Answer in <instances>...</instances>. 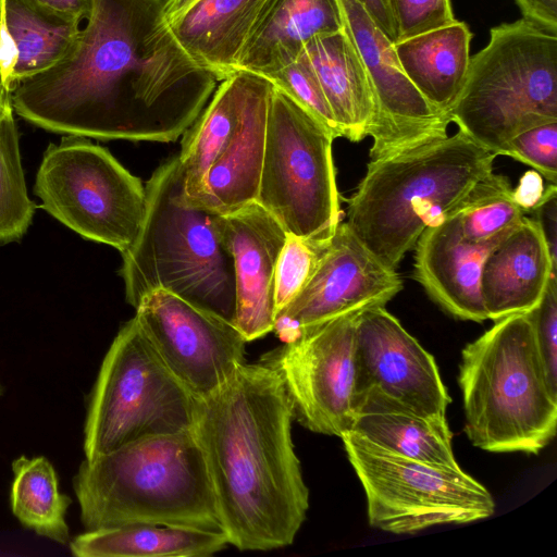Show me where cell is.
<instances>
[{
  "mask_svg": "<svg viewBox=\"0 0 557 557\" xmlns=\"http://www.w3.org/2000/svg\"><path fill=\"white\" fill-rule=\"evenodd\" d=\"M65 54L11 91L41 128L98 139L175 141L215 90L174 37L161 0H92Z\"/></svg>",
  "mask_w": 557,
  "mask_h": 557,
  "instance_id": "obj_1",
  "label": "cell"
},
{
  "mask_svg": "<svg viewBox=\"0 0 557 557\" xmlns=\"http://www.w3.org/2000/svg\"><path fill=\"white\" fill-rule=\"evenodd\" d=\"M293 407L277 373L240 364L199 399L193 432L202 449L221 530L240 550L293 544L309 508L296 455Z\"/></svg>",
  "mask_w": 557,
  "mask_h": 557,
  "instance_id": "obj_2",
  "label": "cell"
},
{
  "mask_svg": "<svg viewBox=\"0 0 557 557\" xmlns=\"http://www.w3.org/2000/svg\"><path fill=\"white\" fill-rule=\"evenodd\" d=\"M498 156L461 131L372 159L348 200L346 223L387 268L396 270L429 226L456 215Z\"/></svg>",
  "mask_w": 557,
  "mask_h": 557,
  "instance_id": "obj_3",
  "label": "cell"
},
{
  "mask_svg": "<svg viewBox=\"0 0 557 557\" xmlns=\"http://www.w3.org/2000/svg\"><path fill=\"white\" fill-rule=\"evenodd\" d=\"M73 486L86 530L161 524L222 531L193 428L85 459Z\"/></svg>",
  "mask_w": 557,
  "mask_h": 557,
  "instance_id": "obj_4",
  "label": "cell"
},
{
  "mask_svg": "<svg viewBox=\"0 0 557 557\" xmlns=\"http://www.w3.org/2000/svg\"><path fill=\"white\" fill-rule=\"evenodd\" d=\"M145 189L140 231L121 253L126 301L136 309L146 295L163 289L235 325L233 257L219 214L185 201L177 156L153 172Z\"/></svg>",
  "mask_w": 557,
  "mask_h": 557,
  "instance_id": "obj_5",
  "label": "cell"
},
{
  "mask_svg": "<svg viewBox=\"0 0 557 557\" xmlns=\"http://www.w3.org/2000/svg\"><path fill=\"white\" fill-rule=\"evenodd\" d=\"M458 383L473 446L539 454L554 438L557 394L547 383L527 313L494 321L465 346Z\"/></svg>",
  "mask_w": 557,
  "mask_h": 557,
  "instance_id": "obj_6",
  "label": "cell"
},
{
  "mask_svg": "<svg viewBox=\"0 0 557 557\" xmlns=\"http://www.w3.org/2000/svg\"><path fill=\"white\" fill-rule=\"evenodd\" d=\"M447 115L497 156L518 134L557 122V34L524 18L492 27Z\"/></svg>",
  "mask_w": 557,
  "mask_h": 557,
  "instance_id": "obj_7",
  "label": "cell"
},
{
  "mask_svg": "<svg viewBox=\"0 0 557 557\" xmlns=\"http://www.w3.org/2000/svg\"><path fill=\"white\" fill-rule=\"evenodd\" d=\"M273 89L267 77L240 70L214 90L177 154L187 203L223 215L256 201Z\"/></svg>",
  "mask_w": 557,
  "mask_h": 557,
  "instance_id": "obj_8",
  "label": "cell"
},
{
  "mask_svg": "<svg viewBox=\"0 0 557 557\" xmlns=\"http://www.w3.org/2000/svg\"><path fill=\"white\" fill-rule=\"evenodd\" d=\"M198 403L135 315L114 337L91 391L84 425L86 459L139 440L190 430Z\"/></svg>",
  "mask_w": 557,
  "mask_h": 557,
  "instance_id": "obj_9",
  "label": "cell"
},
{
  "mask_svg": "<svg viewBox=\"0 0 557 557\" xmlns=\"http://www.w3.org/2000/svg\"><path fill=\"white\" fill-rule=\"evenodd\" d=\"M334 136L274 87L256 202L286 233L326 244L341 220Z\"/></svg>",
  "mask_w": 557,
  "mask_h": 557,
  "instance_id": "obj_10",
  "label": "cell"
},
{
  "mask_svg": "<svg viewBox=\"0 0 557 557\" xmlns=\"http://www.w3.org/2000/svg\"><path fill=\"white\" fill-rule=\"evenodd\" d=\"M360 480L371 527L395 534L490 517L488 490L461 470L428 463L387 450L362 435L341 436Z\"/></svg>",
  "mask_w": 557,
  "mask_h": 557,
  "instance_id": "obj_11",
  "label": "cell"
},
{
  "mask_svg": "<svg viewBox=\"0 0 557 557\" xmlns=\"http://www.w3.org/2000/svg\"><path fill=\"white\" fill-rule=\"evenodd\" d=\"M34 191L41 208L62 224L121 253L134 244L145 216L140 180L82 136H65L47 148Z\"/></svg>",
  "mask_w": 557,
  "mask_h": 557,
  "instance_id": "obj_12",
  "label": "cell"
},
{
  "mask_svg": "<svg viewBox=\"0 0 557 557\" xmlns=\"http://www.w3.org/2000/svg\"><path fill=\"white\" fill-rule=\"evenodd\" d=\"M362 311L331 319L260 358L280 376L294 418L311 432L341 437L351 430L355 337Z\"/></svg>",
  "mask_w": 557,
  "mask_h": 557,
  "instance_id": "obj_13",
  "label": "cell"
},
{
  "mask_svg": "<svg viewBox=\"0 0 557 557\" xmlns=\"http://www.w3.org/2000/svg\"><path fill=\"white\" fill-rule=\"evenodd\" d=\"M135 315L170 370L199 399L245 362L247 341L233 323L170 292L146 295Z\"/></svg>",
  "mask_w": 557,
  "mask_h": 557,
  "instance_id": "obj_14",
  "label": "cell"
},
{
  "mask_svg": "<svg viewBox=\"0 0 557 557\" xmlns=\"http://www.w3.org/2000/svg\"><path fill=\"white\" fill-rule=\"evenodd\" d=\"M338 3L344 29L362 60L374 95L370 160L446 137L448 116L432 107L407 78L393 40L358 0H338Z\"/></svg>",
  "mask_w": 557,
  "mask_h": 557,
  "instance_id": "obj_15",
  "label": "cell"
},
{
  "mask_svg": "<svg viewBox=\"0 0 557 557\" xmlns=\"http://www.w3.org/2000/svg\"><path fill=\"white\" fill-rule=\"evenodd\" d=\"M403 289L396 270L384 265L341 222L310 281L276 312L273 331L283 343L336 317L385 306Z\"/></svg>",
  "mask_w": 557,
  "mask_h": 557,
  "instance_id": "obj_16",
  "label": "cell"
},
{
  "mask_svg": "<svg viewBox=\"0 0 557 557\" xmlns=\"http://www.w3.org/2000/svg\"><path fill=\"white\" fill-rule=\"evenodd\" d=\"M377 388L433 416H446L450 397L434 357L386 309H364L355 337V394Z\"/></svg>",
  "mask_w": 557,
  "mask_h": 557,
  "instance_id": "obj_17",
  "label": "cell"
},
{
  "mask_svg": "<svg viewBox=\"0 0 557 557\" xmlns=\"http://www.w3.org/2000/svg\"><path fill=\"white\" fill-rule=\"evenodd\" d=\"M218 225L233 257L235 326L248 343L273 331L275 270L287 233L256 201L219 214Z\"/></svg>",
  "mask_w": 557,
  "mask_h": 557,
  "instance_id": "obj_18",
  "label": "cell"
},
{
  "mask_svg": "<svg viewBox=\"0 0 557 557\" xmlns=\"http://www.w3.org/2000/svg\"><path fill=\"white\" fill-rule=\"evenodd\" d=\"M505 236L483 243L468 242L457 215L429 226L414 246L413 277L450 315L483 322L487 320L481 295L483 264Z\"/></svg>",
  "mask_w": 557,
  "mask_h": 557,
  "instance_id": "obj_19",
  "label": "cell"
},
{
  "mask_svg": "<svg viewBox=\"0 0 557 557\" xmlns=\"http://www.w3.org/2000/svg\"><path fill=\"white\" fill-rule=\"evenodd\" d=\"M553 276H557V261L537 224L524 215L484 261L481 295L487 319L530 312Z\"/></svg>",
  "mask_w": 557,
  "mask_h": 557,
  "instance_id": "obj_20",
  "label": "cell"
},
{
  "mask_svg": "<svg viewBox=\"0 0 557 557\" xmlns=\"http://www.w3.org/2000/svg\"><path fill=\"white\" fill-rule=\"evenodd\" d=\"M81 21L36 0H0V76L11 94L23 79L54 65L79 32Z\"/></svg>",
  "mask_w": 557,
  "mask_h": 557,
  "instance_id": "obj_21",
  "label": "cell"
},
{
  "mask_svg": "<svg viewBox=\"0 0 557 557\" xmlns=\"http://www.w3.org/2000/svg\"><path fill=\"white\" fill-rule=\"evenodd\" d=\"M351 431L393 453L432 465L459 467L446 416L421 412L377 388L355 394Z\"/></svg>",
  "mask_w": 557,
  "mask_h": 557,
  "instance_id": "obj_22",
  "label": "cell"
},
{
  "mask_svg": "<svg viewBox=\"0 0 557 557\" xmlns=\"http://www.w3.org/2000/svg\"><path fill=\"white\" fill-rule=\"evenodd\" d=\"M267 0H196L168 21L183 49L216 81L238 71Z\"/></svg>",
  "mask_w": 557,
  "mask_h": 557,
  "instance_id": "obj_23",
  "label": "cell"
},
{
  "mask_svg": "<svg viewBox=\"0 0 557 557\" xmlns=\"http://www.w3.org/2000/svg\"><path fill=\"white\" fill-rule=\"evenodd\" d=\"M344 28L338 0H267L238 71L262 76L297 60L313 38Z\"/></svg>",
  "mask_w": 557,
  "mask_h": 557,
  "instance_id": "obj_24",
  "label": "cell"
},
{
  "mask_svg": "<svg viewBox=\"0 0 557 557\" xmlns=\"http://www.w3.org/2000/svg\"><path fill=\"white\" fill-rule=\"evenodd\" d=\"M311 69L330 106L341 137H369L375 100L362 60L343 28L310 40L299 55Z\"/></svg>",
  "mask_w": 557,
  "mask_h": 557,
  "instance_id": "obj_25",
  "label": "cell"
},
{
  "mask_svg": "<svg viewBox=\"0 0 557 557\" xmlns=\"http://www.w3.org/2000/svg\"><path fill=\"white\" fill-rule=\"evenodd\" d=\"M471 39L469 26L456 20L394 42L407 78L432 107L446 115L467 76Z\"/></svg>",
  "mask_w": 557,
  "mask_h": 557,
  "instance_id": "obj_26",
  "label": "cell"
},
{
  "mask_svg": "<svg viewBox=\"0 0 557 557\" xmlns=\"http://www.w3.org/2000/svg\"><path fill=\"white\" fill-rule=\"evenodd\" d=\"M223 531L161 524L87 530L70 542L77 557H207L223 550Z\"/></svg>",
  "mask_w": 557,
  "mask_h": 557,
  "instance_id": "obj_27",
  "label": "cell"
},
{
  "mask_svg": "<svg viewBox=\"0 0 557 557\" xmlns=\"http://www.w3.org/2000/svg\"><path fill=\"white\" fill-rule=\"evenodd\" d=\"M11 507L27 529L57 543L70 542L65 516L72 499L60 493L58 476L46 457L21 456L12 462Z\"/></svg>",
  "mask_w": 557,
  "mask_h": 557,
  "instance_id": "obj_28",
  "label": "cell"
},
{
  "mask_svg": "<svg viewBox=\"0 0 557 557\" xmlns=\"http://www.w3.org/2000/svg\"><path fill=\"white\" fill-rule=\"evenodd\" d=\"M456 215L463 238L483 243L508 234L527 213L515 202L508 178L493 171L474 185Z\"/></svg>",
  "mask_w": 557,
  "mask_h": 557,
  "instance_id": "obj_29",
  "label": "cell"
},
{
  "mask_svg": "<svg viewBox=\"0 0 557 557\" xmlns=\"http://www.w3.org/2000/svg\"><path fill=\"white\" fill-rule=\"evenodd\" d=\"M35 205L27 195L11 97L0 110V244L20 239Z\"/></svg>",
  "mask_w": 557,
  "mask_h": 557,
  "instance_id": "obj_30",
  "label": "cell"
},
{
  "mask_svg": "<svg viewBox=\"0 0 557 557\" xmlns=\"http://www.w3.org/2000/svg\"><path fill=\"white\" fill-rule=\"evenodd\" d=\"M327 244L287 233L275 270V314L293 301L310 281Z\"/></svg>",
  "mask_w": 557,
  "mask_h": 557,
  "instance_id": "obj_31",
  "label": "cell"
},
{
  "mask_svg": "<svg viewBox=\"0 0 557 557\" xmlns=\"http://www.w3.org/2000/svg\"><path fill=\"white\" fill-rule=\"evenodd\" d=\"M264 77L317 119L334 138L341 137L337 124L318 79L300 57L264 75Z\"/></svg>",
  "mask_w": 557,
  "mask_h": 557,
  "instance_id": "obj_32",
  "label": "cell"
},
{
  "mask_svg": "<svg viewBox=\"0 0 557 557\" xmlns=\"http://www.w3.org/2000/svg\"><path fill=\"white\" fill-rule=\"evenodd\" d=\"M498 156L528 164L549 183H557V122L527 129L510 139Z\"/></svg>",
  "mask_w": 557,
  "mask_h": 557,
  "instance_id": "obj_33",
  "label": "cell"
},
{
  "mask_svg": "<svg viewBox=\"0 0 557 557\" xmlns=\"http://www.w3.org/2000/svg\"><path fill=\"white\" fill-rule=\"evenodd\" d=\"M395 42L456 21L450 0H387Z\"/></svg>",
  "mask_w": 557,
  "mask_h": 557,
  "instance_id": "obj_34",
  "label": "cell"
},
{
  "mask_svg": "<svg viewBox=\"0 0 557 557\" xmlns=\"http://www.w3.org/2000/svg\"><path fill=\"white\" fill-rule=\"evenodd\" d=\"M527 314L547 383L557 394V276L549 280L540 302Z\"/></svg>",
  "mask_w": 557,
  "mask_h": 557,
  "instance_id": "obj_35",
  "label": "cell"
},
{
  "mask_svg": "<svg viewBox=\"0 0 557 557\" xmlns=\"http://www.w3.org/2000/svg\"><path fill=\"white\" fill-rule=\"evenodd\" d=\"M529 213L531 219L540 227L548 250L555 261H557V186L550 183L545 187L540 202Z\"/></svg>",
  "mask_w": 557,
  "mask_h": 557,
  "instance_id": "obj_36",
  "label": "cell"
},
{
  "mask_svg": "<svg viewBox=\"0 0 557 557\" xmlns=\"http://www.w3.org/2000/svg\"><path fill=\"white\" fill-rule=\"evenodd\" d=\"M522 18L557 34V0H515Z\"/></svg>",
  "mask_w": 557,
  "mask_h": 557,
  "instance_id": "obj_37",
  "label": "cell"
},
{
  "mask_svg": "<svg viewBox=\"0 0 557 557\" xmlns=\"http://www.w3.org/2000/svg\"><path fill=\"white\" fill-rule=\"evenodd\" d=\"M544 190L543 176L532 169L520 177L518 185L512 189V198L525 213H529L540 202Z\"/></svg>",
  "mask_w": 557,
  "mask_h": 557,
  "instance_id": "obj_38",
  "label": "cell"
},
{
  "mask_svg": "<svg viewBox=\"0 0 557 557\" xmlns=\"http://www.w3.org/2000/svg\"><path fill=\"white\" fill-rule=\"evenodd\" d=\"M377 27L395 42L396 35L387 0H358Z\"/></svg>",
  "mask_w": 557,
  "mask_h": 557,
  "instance_id": "obj_39",
  "label": "cell"
},
{
  "mask_svg": "<svg viewBox=\"0 0 557 557\" xmlns=\"http://www.w3.org/2000/svg\"><path fill=\"white\" fill-rule=\"evenodd\" d=\"M40 4L79 20H86L91 11L92 0H36Z\"/></svg>",
  "mask_w": 557,
  "mask_h": 557,
  "instance_id": "obj_40",
  "label": "cell"
},
{
  "mask_svg": "<svg viewBox=\"0 0 557 557\" xmlns=\"http://www.w3.org/2000/svg\"><path fill=\"white\" fill-rule=\"evenodd\" d=\"M162 1V8L163 13L165 15V18L169 21L176 14H178L181 11L186 9L188 5H190L196 0H161Z\"/></svg>",
  "mask_w": 557,
  "mask_h": 557,
  "instance_id": "obj_41",
  "label": "cell"
},
{
  "mask_svg": "<svg viewBox=\"0 0 557 557\" xmlns=\"http://www.w3.org/2000/svg\"><path fill=\"white\" fill-rule=\"evenodd\" d=\"M11 97V94L3 87L1 76H0V110L7 102V100Z\"/></svg>",
  "mask_w": 557,
  "mask_h": 557,
  "instance_id": "obj_42",
  "label": "cell"
},
{
  "mask_svg": "<svg viewBox=\"0 0 557 557\" xmlns=\"http://www.w3.org/2000/svg\"><path fill=\"white\" fill-rule=\"evenodd\" d=\"M3 394V387L2 385L0 384V396Z\"/></svg>",
  "mask_w": 557,
  "mask_h": 557,
  "instance_id": "obj_43",
  "label": "cell"
}]
</instances>
